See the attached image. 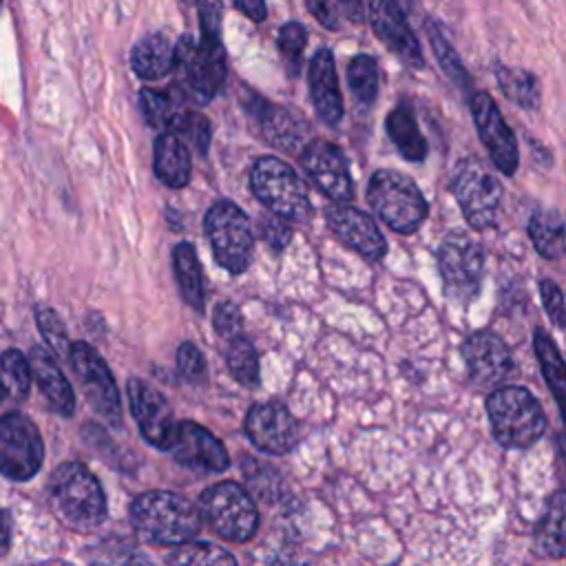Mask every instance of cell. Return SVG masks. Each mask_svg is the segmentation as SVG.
I'll return each mask as SVG.
<instances>
[{
	"mask_svg": "<svg viewBox=\"0 0 566 566\" xmlns=\"http://www.w3.org/2000/svg\"><path fill=\"white\" fill-rule=\"evenodd\" d=\"M243 108L250 115V119L261 128V135L265 137V142L270 146L287 150V153H296L310 144V142H305L310 126L303 119V115H298L285 106L272 104L252 91H245Z\"/></svg>",
	"mask_w": 566,
	"mask_h": 566,
	"instance_id": "5bb4252c",
	"label": "cell"
},
{
	"mask_svg": "<svg viewBox=\"0 0 566 566\" xmlns=\"http://www.w3.org/2000/svg\"><path fill=\"white\" fill-rule=\"evenodd\" d=\"M203 230L210 241L212 254L223 270H228L230 274H241L248 270L254 239L250 221L237 203L228 199L212 203L206 212Z\"/></svg>",
	"mask_w": 566,
	"mask_h": 566,
	"instance_id": "52a82bcc",
	"label": "cell"
},
{
	"mask_svg": "<svg viewBox=\"0 0 566 566\" xmlns=\"http://www.w3.org/2000/svg\"><path fill=\"white\" fill-rule=\"evenodd\" d=\"M279 53L290 75H296L303 64V51L307 44V29L301 22H285L279 29Z\"/></svg>",
	"mask_w": 566,
	"mask_h": 566,
	"instance_id": "ab89813d",
	"label": "cell"
},
{
	"mask_svg": "<svg viewBox=\"0 0 566 566\" xmlns=\"http://www.w3.org/2000/svg\"><path fill=\"white\" fill-rule=\"evenodd\" d=\"M533 347H535V356L539 360L544 380H546V385L559 407L562 420L566 424V363H564L562 354L557 352L553 338L544 329H535Z\"/></svg>",
	"mask_w": 566,
	"mask_h": 566,
	"instance_id": "83f0119b",
	"label": "cell"
},
{
	"mask_svg": "<svg viewBox=\"0 0 566 566\" xmlns=\"http://www.w3.org/2000/svg\"><path fill=\"white\" fill-rule=\"evenodd\" d=\"M495 82L502 91V95L513 102L515 106L524 111H535L542 102V91H539V80L535 73L517 66H506V64H495Z\"/></svg>",
	"mask_w": 566,
	"mask_h": 566,
	"instance_id": "f546056e",
	"label": "cell"
},
{
	"mask_svg": "<svg viewBox=\"0 0 566 566\" xmlns=\"http://www.w3.org/2000/svg\"><path fill=\"white\" fill-rule=\"evenodd\" d=\"M471 117L475 130L493 161V166L504 175H515L520 166V148L515 133L506 124L500 106L486 91H473L469 97Z\"/></svg>",
	"mask_w": 566,
	"mask_h": 566,
	"instance_id": "7c38bea8",
	"label": "cell"
},
{
	"mask_svg": "<svg viewBox=\"0 0 566 566\" xmlns=\"http://www.w3.org/2000/svg\"><path fill=\"white\" fill-rule=\"evenodd\" d=\"M168 566H237L230 551L212 542H186L172 551Z\"/></svg>",
	"mask_w": 566,
	"mask_h": 566,
	"instance_id": "836d02e7",
	"label": "cell"
},
{
	"mask_svg": "<svg viewBox=\"0 0 566 566\" xmlns=\"http://www.w3.org/2000/svg\"><path fill=\"white\" fill-rule=\"evenodd\" d=\"M44 460L38 427L24 413H7L0 420V469L9 480H31Z\"/></svg>",
	"mask_w": 566,
	"mask_h": 566,
	"instance_id": "8fae6325",
	"label": "cell"
},
{
	"mask_svg": "<svg viewBox=\"0 0 566 566\" xmlns=\"http://www.w3.org/2000/svg\"><path fill=\"white\" fill-rule=\"evenodd\" d=\"M128 391V405L130 413L142 431V436L161 449H168L172 433H175V420H172V409L168 400L146 380L130 378L126 385Z\"/></svg>",
	"mask_w": 566,
	"mask_h": 566,
	"instance_id": "d6986e66",
	"label": "cell"
},
{
	"mask_svg": "<svg viewBox=\"0 0 566 566\" xmlns=\"http://www.w3.org/2000/svg\"><path fill=\"white\" fill-rule=\"evenodd\" d=\"M184 2H188V4H192V2H197V0H184Z\"/></svg>",
	"mask_w": 566,
	"mask_h": 566,
	"instance_id": "c3c4849f",
	"label": "cell"
},
{
	"mask_svg": "<svg viewBox=\"0 0 566 566\" xmlns=\"http://www.w3.org/2000/svg\"><path fill=\"white\" fill-rule=\"evenodd\" d=\"M139 111L148 126L153 128H168L175 113V99L170 91H155V88H142L139 91Z\"/></svg>",
	"mask_w": 566,
	"mask_h": 566,
	"instance_id": "f35d334b",
	"label": "cell"
},
{
	"mask_svg": "<svg viewBox=\"0 0 566 566\" xmlns=\"http://www.w3.org/2000/svg\"><path fill=\"white\" fill-rule=\"evenodd\" d=\"M184 73L186 88L179 95L192 99L195 104H208L226 84L228 60L221 38H199L195 51L177 69Z\"/></svg>",
	"mask_w": 566,
	"mask_h": 566,
	"instance_id": "4fadbf2b",
	"label": "cell"
},
{
	"mask_svg": "<svg viewBox=\"0 0 566 566\" xmlns=\"http://www.w3.org/2000/svg\"><path fill=\"white\" fill-rule=\"evenodd\" d=\"M347 84L352 95L363 104L371 106L378 97V62L367 53H358L347 64Z\"/></svg>",
	"mask_w": 566,
	"mask_h": 566,
	"instance_id": "e575fe53",
	"label": "cell"
},
{
	"mask_svg": "<svg viewBox=\"0 0 566 566\" xmlns=\"http://www.w3.org/2000/svg\"><path fill=\"white\" fill-rule=\"evenodd\" d=\"M130 522L155 546H181L201 528V511L179 493L146 491L130 504Z\"/></svg>",
	"mask_w": 566,
	"mask_h": 566,
	"instance_id": "6da1fadb",
	"label": "cell"
},
{
	"mask_svg": "<svg viewBox=\"0 0 566 566\" xmlns=\"http://www.w3.org/2000/svg\"><path fill=\"white\" fill-rule=\"evenodd\" d=\"M226 360H228V369L237 382H241L245 387H254L259 382V356H256L254 345L248 338H243V336L232 338L228 345Z\"/></svg>",
	"mask_w": 566,
	"mask_h": 566,
	"instance_id": "8d00e7d4",
	"label": "cell"
},
{
	"mask_svg": "<svg viewBox=\"0 0 566 566\" xmlns=\"http://www.w3.org/2000/svg\"><path fill=\"white\" fill-rule=\"evenodd\" d=\"M385 130L396 146V150L409 161H422L429 153L427 139L418 126L413 106L409 102H400L385 119Z\"/></svg>",
	"mask_w": 566,
	"mask_h": 566,
	"instance_id": "484cf974",
	"label": "cell"
},
{
	"mask_svg": "<svg viewBox=\"0 0 566 566\" xmlns=\"http://www.w3.org/2000/svg\"><path fill=\"white\" fill-rule=\"evenodd\" d=\"M528 237L544 259H559L566 252V223L553 208L533 212L528 219Z\"/></svg>",
	"mask_w": 566,
	"mask_h": 566,
	"instance_id": "f1b7e54d",
	"label": "cell"
},
{
	"mask_svg": "<svg viewBox=\"0 0 566 566\" xmlns=\"http://www.w3.org/2000/svg\"><path fill=\"white\" fill-rule=\"evenodd\" d=\"M367 201L374 212L400 234L416 232L429 212V203L416 181L391 168H380L371 175Z\"/></svg>",
	"mask_w": 566,
	"mask_h": 566,
	"instance_id": "5b68a950",
	"label": "cell"
},
{
	"mask_svg": "<svg viewBox=\"0 0 566 566\" xmlns=\"http://www.w3.org/2000/svg\"><path fill=\"white\" fill-rule=\"evenodd\" d=\"M212 323H214V329L219 336L232 340L241 334L243 318H241L239 307L232 301H221L212 312Z\"/></svg>",
	"mask_w": 566,
	"mask_h": 566,
	"instance_id": "7bdbcfd3",
	"label": "cell"
},
{
	"mask_svg": "<svg viewBox=\"0 0 566 566\" xmlns=\"http://www.w3.org/2000/svg\"><path fill=\"white\" fill-rule=\"evenodd\" d=\"M305 7L329 31L363 22V0H305Z\"/></svg>",
	"mask_w": 566,
	"mask_h": 566,
	"instance_id": "d6a6232c",
	"label": "cell"
},
{
	"mask_svg": "<svg viewBox=\"0 0 566 566\" xmlns=\"http://www.w3.org/2000/svg\"><path fill=\"white\" fill-rule=\"evenodd\" d=\"M172 265H175V276H177L184 301L190 307L201 310L203 307L201 265H199L195 248L188 241H181L172 248Z\"/></svg>",
	"mask_w": 566,
	"mask_h": 566,
	"instance_id": "4dcf8cb0",
	"label": "cell"
},
{
	"mask_svg": "<svg viewBox=\"0 0 566 566\" xmlns=\"http://www.w3.org/2000/svg\"><path fill=\"white\" fill-rule=\"evenodd\" d=\"M438 268L449 294L467 303L480 290L484 272V250L467 232H449L438 248Z\"/></svg>",
	"mask_w": 566,
	"mask_h": 566,
	"instance_id": "9c48e42d",
	"label": "cell"
},
{
	"mask_svg": "<svg viewBox=\"0 0 566 566\" xmlns=\"http://www.w3.org/2000/svg\"><path fill=\"white\" fill-rule=\"evenodd\" d=\"M493 436L504 447H531L546 431V416L524 387H500L486 398Z\"/></svg>",
	"mask_w": 566,
	"mask_h": 566,
	"instance_id": "3957f363",
	"label": "cell"
},
{
	"mask_svg": "<svg viewBox=\"0 0 566 566\" xmlns=\"http://www.w3.org/2000/svg\"><path fill=\"white\" fill-rule=\"evenodd\" d=\"M199 29L203 38H221L223 0H197Z\"/></svg>",
	"mask_w": 566,
	"mask_h": 566,
	"instance_id": "f6af8a7d",
	"label": "cell"
},
{
	"mask_svg": "<svg viewBox=\"0 0 566 566\" xmlns=\"http://www.w3.org/2000/svg\"><path fill=\"white\" fill-rule=\"evenodd\" d=\"M130 66L142 80H159L177 69L175 44L164 33H148L135 42L130 51Z\"/></svg>",
	"mask_w": 566,
	"mask_h": 566,
	"instance_id": "d4e9b609",
	"label": "cell"
},
{
	"mask_svg": "<svg viewBox=\"0 0 566 566\" xmlns=\"http://www.w3.org/2000/svg\"><path fill=\"white\" fill-rule=\"evenodd\" d=\"M259 230L272 250H283L292 239V228L287 226V219H283L274 212L259 221Z\"/></svg>",
	"mask_w": 566,
	"mask_h": 566,
	"instance_id": "bcb514c9",
	"label": "cell"
},
{
	"mask_svg": "<svg viewBox=\"0 0 566 566\" xmlns=\"http://www.w3.org/2000/svg\"><path fill=\"white\" fill-rule=\"evenodd\" d=\"M29 360H31L33 378H35L40 391L44 394L46 402L51 405V409H55L60 416H73V411H75L73 389L69 385L66 376L62 374V369L57 367L55 358L51 356V352H46L40 345H33L29 352Z\"/></svg>",
	"mask_w": 566,
	"mask_h": 566,
	"instance_id": "603a6c76",
	"label": "cell"
},
{
	"mask_svg": "<svg viewBox=\"0 0 566 566\" xmlns=\"http://www.w3.org/2000/svg\"><path fill=\"white\" fill-rule=\"evenodd\" d=\"M451 192L473 230L495 226L502 206V184L478 157H464L451 172Z\"/></svg>",
	"mask_w": 566,
	"mask_h": 566,
	"instance_id": "8992f818",
	"label": "cell"
},
{
	"mask_svg": "<svg viewBox=\"0 0 566 566\" xmlns=\"http://www.w3.org/2000/svg\"><path fill=\"white\" fill-rule=\"evenodd\" d=\"M462 356L471 378L482 387H495L513 371L509 347L491 332L471 334L462 345Z\"/></svg>",
	"mask_w": 566,
	"mask_h": 566,
	"instance_id": "44dd1931",
	"label": "cell"
},
{
	"mask_svg": "<svg viewBox=\"0 0 566 566\" xmlns=\"http://www.w3.org/2000/svg\"><path fill=\"white\" fill-rule=\"evenodd\" d=\"M539 294H542V303H544V310H546L551 323L557 327H564L566 325V303H564V294L557 287V283H553L551 279L539 281Z\"/></svg>",
	"mask_w": 566,
	"mask_h": 566,
	"instance_id": "ee69618b",
	"label": "cell"
},
{
	"mask_svg": "<svg viewBox=\"0 0 566 566\" xmlns=\"http://www.w3.org/2000/svg\"><path fill=\"white\" fill-rule=\"evenodd\" d=\"M535 546L546 557L566 555V491H557L548 497L535 528Z\"/></svg>",
	"mask_w": 566,
	"mask_h": 566,
	"instance_id": "4316f807",
	"label": "cell"
},
{
	"mask_svg": "<svg viewBox=\"0 0 566 566\" xmlns=\"http://www.w3.org/2000/svg\"><path fill=\"white\" fill-rule=\"evenodd\" d=\"M73 371L80 380V387L91 402V407L113 427L122 424V400H119V389L115 385V378L99 356V352L84 343L75 340L71 345V356H69Z\"/></svg>",
	"mask_w": 566,
	"mask_h": 566,
	"instance_id": "30bf717a",
	"label": "cell"
},
{
	"mask_svg": "<svg viewBox=\"0 0 566 566\" xmlns=\"http://www.w3.org/2000/svg\"><path fill=\"white\" fill-rule=\"evenodd\" d=\"M234 7L248 15L252 22H263L268 18V7L265 0H232Z\"/></svg>",
	"mask_w": 566,
	"mask_h": 566,
	"instance_id": "7dc6e473",
	"label": "cell"
},
{
	"mask_svg": "<svg viewBox=\"0 0 566 566\" xmlns=\"http://www.w3.org/2000/svg\"><path fill=\"white\" fill-rule=\"evenodd\" d=\"M2 387L13 400H24L31 389V360L18 352V349H7L2 354Z\"/></svg>",
	"mask_w": 566,
	"mask_h": 566,
	"instance_id": "74e56055",
	"label": "cell"
},
{
	"mask_svg": "<svg viewBox=\"0 0 566 566\" xmlns=\"http://www.w3.org/2000/svg\"><path fill=\"white\" fill-rule=\"evenodd\" d=\"M427 35H429V44H431V51L442 69V73L462 91H471L473 82H471V75L467 71V66L462 64L455 46L449 42V38L444 35V31L433 22V20H427Z\"/></svg>",
	"mask_w": 566,
	"mask_h": 566,
	"instance_id": "1f68e13d",
	"label": "cell"
},
{
	"mask_svg": "<svg viewBox=\"0 0 566 566\" xmlns=\"http://www.w3.org/2000/svg\"><path fill=\"white\" fill-rule=\"evenodd\" d=\"M369 22L378 40L407 66L422 69L424 57L398 0H369Z\"/></svg>",
	"mask_w": 566,
	"mask_h": 566,
	"instance_id": "ac0fdd59",
	"label": "cell"
},
{
	"mask_svg": "<svg viewBox=\"0 0 566 566\" xmlns=\"http://www.w3.org/2000/svg\"><path fill=\"white\" fill-rule=\"evenodd\" d=\"M245 433L256 449L283 455L298 442V422L283 402H256L245 416Z\"/></svg>",
	"mask_w": 566,
	"mask_h": 566,
	"instance_id": "2e32d148",
	"label": "cell"
},
{
	"mask_svg": "<svg viewBox=\"0 0 566 566\" xmlns=\"http://www.w3.org/2000/svg\"><path fill=\"white\" fill-rule=\"evenodd\" d=\"M35 323H38V327H40L42 338H44L46 345L51 347V352H53L55 356L69 358L73 343L69 340L66 329H64V323H62V318L57 316V312L51 310V307H38V310H35Z\"/></svg>",
	"mask_w": 566,
	"mask_h": 566,
	"instance_id": "60d3db41",
	"label": "cell"
},
{
	"mask_svg": "<svg viewBox=\"0 0 566 566\" xmlns=\"http://www.w3.org/2000/svg\"><path fill=\"white\" fill-rule=\"evenodd\" d=\"M153 170L157 179L168 188H184L190 181V172H192V157H190L188 142L172 130L159 133V137L155 139Z\"/></svg>",
	"mask_w": 566,
	"mask_h": 566,
	"instance_id": "cb8c5ba5",
	"label": "cell"
},
{
	"mask_svg": "<svg viewBox=\"0 0 566 566\" xmlns=\"http://www.w3.org/2000/svg\"><path fill=\"white\" fill-rule=\"evenodd\" d=\"M168 451L179 464L201 473H221L230 464L223 442L192 420L177 422Z\"/></svg>",
	"mask_w": 566,
	"mask_h": 566,
	"instance_id": "e0dca14e",
	"label": "cell"
},
{
	"mask_svg": "<svg viewBox=\"0 0 566 566\" xmlns=\"http://www.w3.org/2000/svg\"><path fill=\"white\" fill-rule=\"evenodd\" d=\"M250 188L270 212L287 221H307L312 217V201L303 179L287 161L274 155H263L252 164Z\"/></svg>",
	"mask_w": 566,
	"mask_h": 566,
	"instance_id": "277c9868",
	"label": "cell"
},
{
	"mask_svg": "<svg viewBox=\"0 0 566 566\" xmlns=\"http://www.w3.org/2000/svg\"><path fill=\"white\" fill-rule=\"evenodd\" d=\"M301 166L312 181L334 201L347 203L354 199V181L343 150L327 139H312L301 150Z\"/></svg>",
	"mask_w": 566,
	"mask_h": 566,
	"instance_id": "9a60e30c",
	"label": "cell"
},
{
	"mask_svg": "<svg viewBox=\"0 0 566 566\" xmlns=\"http://www.w3.org/2000/svg\"><path fill=\"white\" fill-rule=\"evenodd\" d=\"M307 86H310V99L321 122L327 126H338L345 108H343V95L338 88L334 55L327 46H321L312 55L310 71H307Z\"/></svg>",
	"mask_w": 566,
	"mask_h": 566,
	"instance_id": "7402d4cb",
	"label": "cell"
},
{
	"mask_svg": "<svg viewBox=\"0 0 566 566\" xmlns=\"http://www.w3.org/2000/svg\"><path fill=\"white\" fill-rule=\"evenodd\" d=\"M57 515L75 531H88L106 517V497L97 478L82 462H62L49 480Z\"/></svg>",
	"mask_w": 566,
	"mask_h": 566,
	"instance_id": "7a4b0ae2",
	"label": "cell"
},
{
	"mask_svg": "<svg viewBox=\"0 0 566 566\" xmlns=\"http://www.w3.org/2000/svg\"><path fill=\"white\" fill-rule=\"evenodd\" d=\"M199 511L217 535L232 542H245L259 528L256 504L248 491L234 482L208 486L199 497Z\"/></svg>",
	"mask_w": 566,
	"mask_h": 566,
	"instance_id": "ba28073f",
	"label": "cell"
},
{
	"mask_svg": "<svg viewBox=\"0 0 566 566\" xmlns=\"http://www.w3.org/2000/svg\"><path fill=\"white\" fill-rule=\"evenodd\" d=\"M325 219L327 226L332 228V232L352 250H356L360 256L378 261L380 256H385L387 252V241L382 237V232L378 230L376 221L354 208V206H345V203H332L325 210Z\"/></svg>",
	"mask_w": 566,
	"mask_h": 566,
	"instance_id": "ffe728a7",
	"label": "cell"
},
{
	"mask_svg": "<svg viewBox=\"0 0 566 566\" xmlns=\"http://www.w3.org/2000/svg\"><path fill=\"white\" fill-rule=\"evenodd\" d=\"M175 358H177V371L186 382L201 385L206 380V376H208L206 358L195 343H188V340L181 343Z\"/></svg>",
	"mask_w": 566,
	"mask_h": 566,
	"instance_id": "b9f144b4",
	"label": "cell"
},
{
	"mask_svg": "<svg viewBox=\"0 0 566 566\" xmlns=\"http://www.w3.org/2000/svg\"><path fill=\"white\" fill-rule=\"evenodd\" d=\"M166 130H172L177 133L179 137H184L190 146H195V150L199 155H206L208 148H210V142H212V124L210 119L199 113V111H177V115L172 117L170 126Z\"/></svg>",
	"mask_w": 566,
	"mask_h": 566,
	"instance_id": "d590c367",
	"label": "cell"
}]
</instances>
